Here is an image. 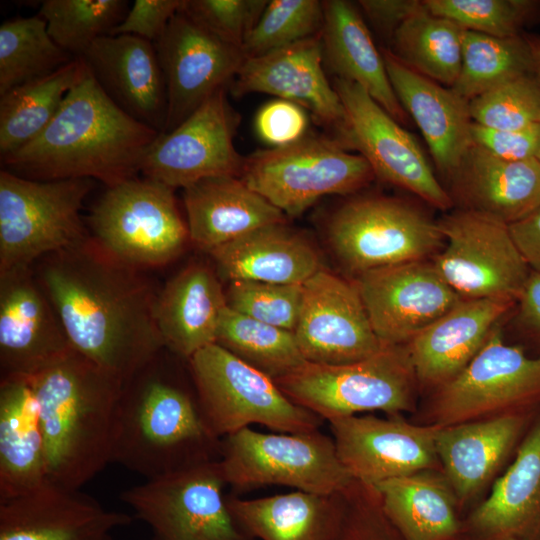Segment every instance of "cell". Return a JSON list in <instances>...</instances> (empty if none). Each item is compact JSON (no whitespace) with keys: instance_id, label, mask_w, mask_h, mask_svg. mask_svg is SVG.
Listing matches in <instances>:
<instances>
[{"instance_id":"obj_1","label":"cell","mask_w":540,"mask_h":540,"mask_svg":"<svg viewBox=\"0 0 540 540\" xmlns=\"http://www.w3.org/2000/svg\"><path fill=\"white\" fill-rule=\"evenodd\" d=\"M44 258L38 281L74 350L126 381L165 349L138 269L92 238Z\"/></svg>"},{"instance_id":"obj_2","label":"cell","mask_w":540,"mask_h":540,"mask_svg":"<svg viewBox=\"0 0 540 540\" xmlns=\"http://www.w3.org/2000/svg\"><path fill=\"white\" fill-rule=\"evenodd\" d=\"M160 133L122 110L87 66L49 125L1 162L28 179L89 178L111 187L136 177Z\"/></svg>"},{"instance_id":"obj_3","label":"cell","mask_w":540,"mask_h":540,"mask_svg":"<svg viewBox=\"0 0 540 540\" xmlns=\"http://www.w3.org/2000/svg\"><path fill=\"white\" fill-rule=\"evenodd\" d=\"M26 378L39 406L48 481L79 490L112 462L124 381L73 348Z\"/></svg>"},{"instance_id":"obj_4","label":"cell","mask_w":540,"mask_h":540,"mask_svg":"<svg viewBox=\"0 0 540 540\" xmlns=\"http://www.w3.org/2000/svg\"><path fill=\"white\" fill-rule=\"evenodd\" d=\"M162 351L124 381L112 458L147 480L220 454L221 440L209 431L196 392L166 371Z\"/></svg>"},{"instance_id":"obj_5","label":"cell","mask_w":540,"mask_h":540,"mask_svg":"<svg viewBox=\"0 0 540 540\" xmlns=\"http://www.w3.org/2000/svg\"><path fill=\"white\" fill-rule=\"evenodd\" d=\"M275 382L292 402L328 422L372 411L415 414L421 395L406 344H385L374 355L349 364L306 362Z\"/></svg>"},{"instance_id":"obj_6","label":"cell","mask_w":540,"mask_h":540,"mask_svg":"<svg viewBox=\"0 0 540 540\" xmlns=\"http://www.w3.org/2000/svg\"><path fill=\"white\" fill-rule=\"evenodd\" d=\"M187 361L204 421L219 440L251 424L298 433L317 430L324 422L292 402L273 379L216 343Z\"/></svg>"},{"instance_id":"obj_7","label":"cell","mask_w":540,"mask_h":540,"mask_svg":"<svg viewBox=\"0 0 540 540\" xmlns=\"http://www.w3.org/2000/svg\"><path fill=\"white\" fill-rule=\"evenodd\" d=\"M540 409V355L505 343L500 326L453 380L426 395L412 420L448 426Z\"/></svg>"},{"instance_id":"obj_8","label":"cell","mask_w":540,"mask_h":540,"mask_svg":"<svg viewBox=\"0 0 540 540\" xmlns=\"http://www.w3.org/2000/svg\"><path fill=\"white\" fill-rule=\"evenodd\" d=\"M93 185L89 178L43 181L1 170L0 273L87 241L80 210Z\"/></svg>"},{"instance_id":"obj_9","label":"cell","mask_w":540,"mask_h":540,"mask_svg":"<svg viewBox=\"0 0 540 540\" xmlns=\"http://www.w3.org/2000/svg\"><path fill=\"white\" fill-rule=\"evenodd\" d=\"M347 150L336 138L306 135L245 157L240 178L286 216H299L325 195L353 194L376 178L363 156Z\"/></svg>"},{"instance_id":"obj_10","label":"cell","mask_w":540,"mask_h":540,"mask_svg":"<svg viewBox=\"0 0 540 540\" xmlns=\"http://www.w3.org/2000/svg\"><path fill=\"white\" fill-rule=\"evenodd\" d=\"M88 223L100 248L136 269L171 262L189 240L174 189L146 177L107 187Z\"/></svg>"},{"instance_id":"obj_11","label":"cell","mask_w":540,"mask_h":540,"mask_svg":"<svg viewBox=\"0 0 540 540\" xmlns=\"http://www.w3.org/2000/svg\"><path fill=\"white\" fill-rule=\"evenodd\" d=\"M329 244L351 272L433 258L445 242L438 221L410 202L372 195L349 200L327 223Z\"/></svg>"},{"instance_id":"obj_12","label":"cell","mask_w":540,"mask_h":540,"mask_svg":"<svg viewBox=\"0 0 540 540\" xmlns=\"http://www.w3.org/2000/svg\"><path fill=\"white\" fill-rule=\"evenodd\" d=\"M220 456L225 482L236 489L277 484L333 494L354 480L341 463L333 438L319 429L274 434L246 427L221 439Z\"/></svg>"},{"instance_id":"obj_13","label":"cell","mask_w":540,"mask_h":540,"mask_svg":"<svg viewBox=\"0 0 540 540\" xmlns=\"http://www.w3.org/2000/svg\"><path fill=\"white\" fill-rule=\"evenodd\" d=\"M219 460L149 479L121 494L152 540H256L228 509Z\"/></svg>"},{"instance_id":"obj_14","label":"cell","mask_w":540,"mask_h":540,"mask_svg":"<svg viewBox=\"0 0 540 540\" xmlns=\"http://www.w3.org/2000/svg\"><path fill=\"white\" fill-rule=\"evenodd\" d=\"M445 248L432 261L461 298H506L517 302L531 269L509 225L471 209L438 220Z\"/></svg>"},{"instance_id":"obj_15","label":"cell","mask_w":540,"mask_h":540,"mask_svg":"<svg viewBox=\"0 0 540 540\" xmlns=\"http://www.w3.org/2000/svg\"><path fill=\"white\" fill-rule=\"evenodd\" d=\"M333 87L346 113L340 142L357 150L375 177L437 209H450L453 198L439 183L416 139L359 85L334 78Z\"/></svg>"},{"instance_id":"obj_16","label":"cell","mask_w":540,"mask_h":540,"mask_svg":"<svg viewBox=\"0 0 540 540\" xmlns=\"http://www.w3.org/2000/svg\"><path fill=\"white\" fill-rule=\"evenodd\" d=\"M239 122L226 88L218 90L179 126L159 134L140 172L173 189L207 177H240L245 157L233 143Z\"/></svg>"},{"instance_id":"obj_17","label":"cell","mask_w":540,"mask_h":540,"mask_svg":"<svg viewBox=\"0 0 540 540\" xmlns=\"http://www.w3.org/2000/svg\"><path fill=\"white\" fill-rule=\"evenodd\" d=\"M294 335L305 360L322 365L357 362L385 345L372 328L355 281L325 269L303 284Z\"/></svg>"},{"instance_id":"obj_18","label":"cell","mask_w":540,"mask_h":540,"mask_svg":"<svg viewBox=\"0 0 540 540\" xmlns=\"http://www.w3.org/2000/svg\"><path fill=\"white\" fill-rule=\"evenodd\" d=\"M338 457L354 480L376 485L423 470H441L436 450L440 426L402 415H352L329 421Z\"/></svg>"},{"instance_id":"obj_19","label":"cell","mask_w":540,"mask_h":540,"mask_svg":"<svg viewBox=\"0 0 540 540\" xmlns=\"http://www.w3.org/2000/svg\"><path fill=\"white\" fill-rule=\"evenodd\" d=\"M355 283L376 336L387 345L407 344L461 299L432 259L372 269Z\"/></svg>"},{"instance_id":"obj_20","label":"cell","mask_w":540,"mask_h":540,"mask_svg":"<svg viewBox=\"0 0 540 540\" xmlns=\"http://www.w3.org/2000/svg\"><path fill=\"white\" fill-rule=\"evenodd\" d=\"M154 45L167 90L164 132L226 88L246 59L241 48L213 36L180 10Z\"/></svg>"},{"instance_id":"obj_21","label":"cell","mask_w":540,"mask_h":540,"mask_svg":"<svg viewBox=\"0 0 540 540\" xmlns=\"http://www.w3.org/2000/svg\"><path fill=\"white\" fill-rule=\"evenodd\" d=\"M72 346L30 268L0 273L1 377H30Z\"/></svg>"},{"instance_id":"obj_22","label":"cell","mask_w":540,"mask_h":540,"mask_svg":"<svg viewBox=\"0 0 540 540\" xmlns=\"http://www.w3.org/2000/svg\"><path fill=\"white\" fill-rule=\"evenodd\" d=\"M232 93H266L291 101L311 112L321 126L341 140L346 113L333 84L327 80L320 34L265 55L245 59Z\"/></svg>"},{"instance_id":"obj_23","label":"cell","mask_w":540,"mask_h":540,"mask_svg":"<svg viewBox=\"0 0 540 540\" xmlns=\"http://www.w3.org/2000/svg\"><path fill=\"white\" fill-rule=\"evenodd\" d=\"M539 411L440 426L437 455L461 511L492 486Z\"/></svg>"},{"instance_id":"obj_24","label":"cell","mask_w":540,"mask_h":540,"mask_svg":"<svg viewBox=\"0 0 540 540\" xmlns=\"http://www.w3.org/2000/svg\"><path fill=\"white\" fill-rule=\"evenodd\" d=\"M515 305L506 298H461L414 336L406 345L420 393L426 396L457 377Z\"/></svg>"},{"instance_id":"obj_25","label":"cell","mask_w":540,"mask_h":540,"mask_svg":"<svg viewBox=\"0 0 540 540\" xmlns=\"http://www.w3.org/2000/svg\"><path fill=\"white\" fill-rule=\"evenodd\" d=\"M131 521L79 490L51 483L0 502V540H116L115 531Z\"/></svg>"},{"instance_id":"obj_26","label":"cell","mask_w":540,"mask_h":540,"mask_svg":"<svg viewBox=\"0 0 540 540\" xmlns=\"http://www.w3.org/2000/svg\"><path fill=\"white\" fill-rule=\"evenodd\" d=\"M106 94L127 114L164 132L168 100L153 42L128 35L98 38L81 57Z\"/></svg>"},{"instance_id":"obj_27","label":"cell","mask_w":540,"mask_h":540,"mask_svg":"<svg viewBox=\"0 0 540 540\" xmlns=\"http://www.w3.org/2000/svg\"><path fill=\"white\" fill-rule=\"evenodd\" d=\"M540 540V411L512 461L463 520V540Z\"/></svg>"},{"instance_id":"obj_28","label":"cell","mask_w":540,"mask_h":540,"mask_svg":"<svg viewBox=\"0 0 540 540\" xmlns=\"http://www.w3.org/2000/svg\"><path fill=\"white\" fill-rule=\"evenodd\" d=\"M382 55L399 102L419 127L438 170L452 179L472 144L470 101L409 68L390 50Z\"/></svg>"},{"instance_id":"obj_29","label":"cell","mask_w":540,"mask_h":540,"mask_svg":"<svg viewBox=\"0 0 540 540\" xmlns=\"http://www.w3.org/2000/svg\"><path fill=\"white\" fill-rule=\"evenodd\" d=\"M228 306L219 277L208 265L194 262L174 275L157 295L155 320L164 348L188 360L216 343Z\"/></svg>"},{"instance_id":"obj_30","label":"cell","mask_w":540,"mask_h":540,"mask_svg":"<svg viewBox=\"0 0 540 540\" xmlns=\"http://www.w3.org/2000/svg\"><path fill=\"white\" fill-rule=\"evenodd\" d=\"M206 253L218 277L229 282L302 285L323 269L315 246L286 222L259 227Z\"/></svg>"},{"instance_id":"obj_31","label":"cell","mask_w":540,"mask_h":540,"mask_svg":"<svg viewBox=\"0 0 540 540\" xmlns=\"http://www.w3.org/2000/svg\"><path fill=\"white\" fill-rule=\"evenodd\" d=\"M189 241L207 252L286 215L240 177L203 178L185 188Z\"/></svg>"},{"instance_id":"obj_32","label":"cell","mask_w":540,"mask_h":540,"mask_svg":"<svg viewBox=\"0 0 540 540\" xmlns=\"http://www.w3.org/2000/svg\"><path fill=\"white\" fill-rule=\"evenodd\" d=\"M456 197L508 225L540 209V163L500 159L472 143L452 177Z\"/></svg>"},{"instance_id":"obj_33","label":"cell","mask_w":540,"mask_h":540,"mask_svg":"<svg viewBox=\"0 0 540 540\" xmlns=\"http://www.w3.org/2000/svg\"><path fill=\"white\" fill-rule=\"evenodd\" d=\"M320 32L324 65L336 76L363 88L398 123L408 114L390 83L382 53L356 6L346 0L323 1Z\"/></svg>"},{"instance_id":"obj_34","label":"cell","mask_w":540,"mask_h":540,"mask_svg":"<svg viewBox=\"0 0 540 540\" xmlns=\"http://www.w3.org/2000/svg\"><path fill=\"white\" fill-rule=\"evenodd\" d=\"M49 483L39 406L26 377H1L0 502Z\"/></svg>"},{"instance_id":"obj_35","label":"cell","mask_w":540,"mask_h":540,"mask_svg":"<svg viewBox=\"0 0 540 540\" xmlns=\"http://www.w3.org/2000/svg\"><path fill=\"white\" fill-rule=\"evenodd\" d=\"M229 511L251 537L261 540H329L345 504V489L333 494L296 490L256 499L226 496Z\"/></svg>"},{"instance_id":"obj_36","label":"cell","mask_w":540,"mask_h":540,"mask_svg":"<svg viewBox=\"0 0 540 540\" xmlns=\"http://www.w3.org/2000/svg\"><path fill=\"white\" fill-rule=\"evenodd\" d=\"M374 487L403 540H463L461 509L441 470L419 471Z\"/></svg>"},{"instance_id":"obj_37","label":"cell","mask_w":540,"mask_h":540,"mask_svg":"<svg viewBox=\"0 0 540 540\" xmlns=\"http://www.w3.org/2000/svg\"><path fill=\"white\" fill-rule=\"evenodd\" d=\"M87 65L75 58L53 73L26 82L1 96V158L36 138L52 121Z\"/></svg>"},{"instance_id":"obj_38","label":"cell","mask_w":540,"mask_h":540,"mask_svg":"<svg viewBox=\"0 0 540 540\" xmlns=\"http://www.w3.org/2000/svg\"><path fill=\"white\" fill-rule=\"evenodd\" d=\"M463 34L457 23L424 6L395 30L390 51L419 74L452 87L461 71Z\"/></svg>"},{"instance_id":"obj_39","label":"cell","mask_w":540,"mask_h":540,"mask_svg":"<svg viewBox=\"0 0 540 540\" xmlns=\"http://www.w3.org/2000/svg\"><path fill=\"white\" fill-rule=\"evenodd\" d=\"M216 344L274 381L307 362L294 332L260 322L229 306L223 312Z\"/></svg>"},{"instance_id":"obj_40","label":"cell","mask_w":540,"mask_h":540,"mask_svg":"<svg viewBox=\"0 0 540 540\" xmlns=\"http://www.w3.org/2000/svg\"><path fill=\"white\" fill-rule=\"evenodd\" d=\"M532 70L531 50L524 33L499 38L464 30L461 71L451 88L471 101Z\"/></svg>"},{"instance_id":"obj_41","label":"cell","mask_w":540,"mask_h":540,"mask_svg":"<svg viewBox=\"0 0 540 540\" xmlns=\"http://www.w3.org/2000/svg\"><path fill=\"white\" fill-rule=\"evenodd\" d=\"M74 59L52 40L40 16L6 20L0 26V95Z\"/></svg>"},{"instance_id":"obj_42","label":"cell","mask_w":540,"mask_h":540,"mask_svg":"<svg viewBox=\"0 0 540 540\" xmlns=\"http://www.w3.org/2000/svg\"><path fill=\"white\" fill-rule=\"evenodd\" d=\"M128 2L123 0H45L40 17L52 40L75 58H81L100 37L122 22Z\"/></svg>"},{"instance_id":"obj_43","label":"cell","mask_w":540,"mask_h":540,"mask_svg":"<svg viewBox=\"0 0 540 540\" xmlns=\"http://www.w3.org/2000/svg\"><path fill=\"white\" fill-rule=\"evenodd\" d=\"M323 21V1H268L241 50L246 59L265 55L320 34Z\"/></svg>"},{"instance_id":"obj_44","label":"cell","mask_w":540,"mask_h":540,"mask_svg":"<svg viewBox=\"0 0 540 540\" xmlns=\"http://www.w3.org/2000/svg\"><path fill=\"white\" fill-rule=\"evenodd\" d=\"M424 4L433 15L464 30L499 38L522 35L540 13V2L531 0H424Z\"/></svg>"},{"instance_id":"obj_45","label":"cell","mask_w":540,"mask_h":540,"mask_svg":"<svg viewBox=\"0 0 540 540\" xmlns=\"http://www.w3.org/2000/svg\"><path fill=\"white\" fill-rule=\"evenodd\" d=\"M473 123L517 130L540 122V87L532 73L506 81L469 102Z\"/></svg>"},{"instance_id":"obj_46","label":"cell","mask_w":540,"mask_h":540,"mask_svg":"<svg viewBox=\"0 0 540 540\" xmlns=\"http://www.w3.org/2000/svg\"><path fill=\"white\" fill-rule=\"evenodd\" d=\"M228 306L260 322L294 332L302 305L303 284L232 281Z\"/></svg>"},{"instance_id":"obj_47","label":"cell","mask_w":540,"mask_h":540,"mask_svg":"<svg viewBox=\"0 0 540 540\" xmlns=\"http://www.w3.org/2000/svg\"><path fill=\"white\" fill-rule=\"evenodd\" d=\"M268 0H182L180 11L218 39L241 48Z\"/></svg>"},{"instance_id":"obj_48","label":"cell","mask_w":540,"mask_h":540,"mask_svg":"<svg viewBox=\"0 0 540 540\" xmlns=\"http://www.w3.org/2000/svg\"><path fill=\"white\" fill-rule=\"evenodd\" d=\"M329 540H403L387 518L373 485L354 480L345 489L340 523Z\"/></svg>"},{"instance_id":"obj_49","label":"cell","mask_w":540,"mask_h":540,"mask_svg":"<svg viewBox=\"0 0 540 540\" xmlns=\"http://www.w3.org/2000/svg\"><path fill=\"white\" fill-rule=\"evenodd\" d=\"M254 126L263 142L271 147H281L307 135L308 117L300 105L276 98L260 107Z\"/></svg>"},{"instance_id":"obj_50","label":"cell","mask_w":540,"mask_h":540,"mask_svg":"<svg viewBox=\"0 0 540 540\" xmlns=\"http://www.w3.org/2000/svg\"><path fill=\"white\" fill-rule=\"evenodd\" d=\"M472 143L507 161L537 158L540 151V122L517 130H497L473 123Z\"/></svg>"},{"instance_id":"obj_51","label":"cell","mask_w":540,"mask_h":540,"mask_svg":"<svg viewBox=\"0 0 540 540\" xmlns=\"http://www.w3.org/2000/svg\"><path fill=\"white\" fill-rule=\"evenodd\" d=\"M182 0H136L109 35L128 34L155 43L179 11Z\"/></svg>"},{"instance_id":"obj_52","label":"cell","mask_w":540,"mask_h":540,"mask_svg":"<svg viewBox=\"0 0 540 540\" xmlns=\"http://www.w3.org/2000/svg\"><path fill=\"white\" fill-rule=\"evenodd\" d=\"M513 321L527 341L540 346V273L531 271L513 309Z\"/></svg>"},{"instance_id":"obj_53","label":"cell","mask_w":540,"mask_h":540,"mask_svg":"<svg viewBox=\"0 0 540 540\" xmlns=\"http://www.w3.org/2000/svg\"><path fill=\"white\" fill-rule=\"evenodd\" d=\"M358 3L371 23L391 37L404 21L425 6L422 0H360Z\"/></svg>"},{"instance_id":"obj_54","label":"cell","mask_w":540,"mask_h":540,"mask_svg":"<svg viewBox=\"0 0 540 540\" xmlns=\"http://www.w3.org/2000/svg\"><path fill=\"white\" fill-rule=\"evenodd\" d=\"M509 228L531 271L540 273V209L510 224Z\"/></svg>"},{"instance_id":"obj_55","label":"cell","mask_w":540,"mask_h":540,"mask_svg":"<svg viewBox=\"0 0 540 540\" xmlns=\"http://www.w3.org/2000/svg\"><path fill=\"white\" fill-rule=\"evenodd\" d=\"M532 55L533 70L532 74L535 77L540 87V35L537 34H524Z\"/></svg>"},{"instance_id":"obj_56","label":"cell","mask_w":540,"mask_h":540,"mask_svg":"<svg viewBox=\"0 0 540 540\" xmlns=\"http://www.w3.org/2000/svg\"><path fill=\"white\" fill-rule=\"evenodd\" d=\"M536 159H537V160L539 161V163H540V151H539V153H538V155H537V158H536Z\"/></svg>"},{"instance_id":"obj_57","label":"cell","mask_w":540,"mask_h":540,"mask_svg":"<svg viewBox=\"0 0 540 540\" xmlns=\"http://www.w3.org/2000/svg\"><path fill=\"white\" fill-rule=\"evenodd\" d=\"M507 540H520V539H507Z\"/></svg>"}]
</instances>
